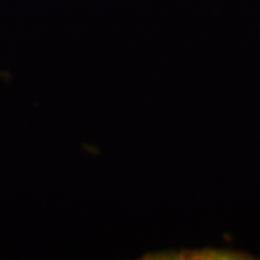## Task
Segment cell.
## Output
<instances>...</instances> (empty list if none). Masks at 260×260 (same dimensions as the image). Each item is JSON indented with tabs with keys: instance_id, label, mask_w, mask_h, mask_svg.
<instances>
[]
</instances>
